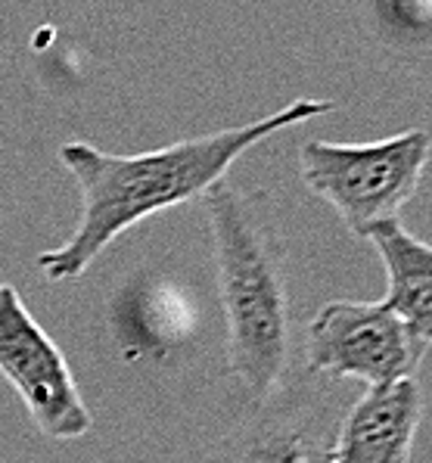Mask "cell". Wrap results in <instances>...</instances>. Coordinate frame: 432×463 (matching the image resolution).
<instances>
[{"label": "cell", "instance_id": "9c48e42d", "mask_svg": "<svg viewBox=\"0 0 432 463\" xmlns=\"http://www.w3.org/2000/svg\"><path fill=\"white\" fill-rule=\"evenodd\" d=\"M373 16L386 41L420 44L432 38V0H373Z\"/></svg>", "mask_w": 432, "mask_h": 463}, {"label": "cell", "instance_id": "277c9868", "mask_svg": "<svg viewBox=\"0 0 432 463\" xmlns=\"http://www.w3.org/2000/svg\"><path fill=\"white\" fill-rule=\"evenodd\" d=\"M308 370L330 380L389 386L414 380L427 345L382 302L333 298L308 324Z\"/></svg>", "mask_w": 432, "mask_h": 463}, {"label": "cell", "instance_id": "52a82bcc", "mask_svg": "<svg viewBox=\"0 0 432 463\" xmlns=\"http://www.w3.org/2000/svg\"><path fill=\"white\" fill-rule=\"evenodd\" d=\"M423 417L417 380L371 386L339 420L333 463H410Z\"/></svg>", "mask_w": 432, "mask_h": 463}, {"label": "cell", "instance_id": "8992f818", "mask_svg": "<svg viewBox=\"0 0 432 463\" xmlns=\"http://www.w3.org/2000/svg\"><path fill=\"white\" fill-rule=\"evenodd\" d=\"M218 445L215 463H333L339 420L317 392H293L286 383Z\"/></svg>", "mask_w": 432, "mask_h": 463}, {"label": "cell", "instance_id": "7a4b0ae2", "mask_svg": "<svg viewBox=\"0 0 432 463\" xmlns=\"http://www.w3.org/2000/svg\"><path fill=\"white\" fill-rule=\"evenodd\" d=\"M205 215L230 370L255 402H265L286 383L289 370V289L280 240L265 199L228 177L205 194Z\"/></svg>", "mask_w": 432, "mask_h": 463}, {"label": "cell", "instance_id": "5b68a950", "mask_svg": "<svg viewBox=\"0 0 432 463\" xmlns=\"http://www.w3.org/2000/svg\"><path fill=\"white\" fill-rule=\"evenodd\" d=\"M0 376L23 398L41 436L75 441L90 432L94 417L69 361L10 283H0Z\"/></svg>", "mask_w": 432, "mask_h": 463}, {"label": "cell", "instance_id": "3957f363", "mask_svg": "<svg viewBox=\"0 0 432 463\" xmlns=\"http://www.w3.org/2000/svg\"><path fill=\"white\" fill-rule=\"evenodd\" d=\"M432 140L427 131H401L377 144L308 140L299 149L302 181L336 209L355 237L395 221L420 187Z\"/></svg>", "mask_w": 432, "mask_h": 463}, {"label": "cell", "instance_id": "6da1fadb", "mask_svg": "<svg viewBox=\"0 0 432 463\" xmlns=\"http://www.w3.org/2000/svg\"><path fill=\"white\" fill-rule=\"evenodd\" d=\"M336 109L333 99L305 97L249 125L224 128L178 140L172 146L146 149L137 156H116L72 140L60 146V162L75 177L81 194V215L66 243L34 259L51 283L75 280L94 265L125 231L140 221L193 203L228 177L233 162L283 128L315 122Z\"/></svg>", "mask_w": 432, "mask_h": 463}, {"label": "cell", "instance_id": "ba28073f", "mask_svg": "<svg viewBox=\"0 0 432 463\" xmlns=\"http://www.w3.org/2000/svg\"><path fill=\"white\" fill-rule=\"evenodd\" d=\"M367 240L380 252L382 268H386V305L395 311L410 333L432 345V246L423 240L410 237L405 227L395 221L373 227Z\"/></svg>", "mask_w": 432, "mask_h": 463}]
</instances>
